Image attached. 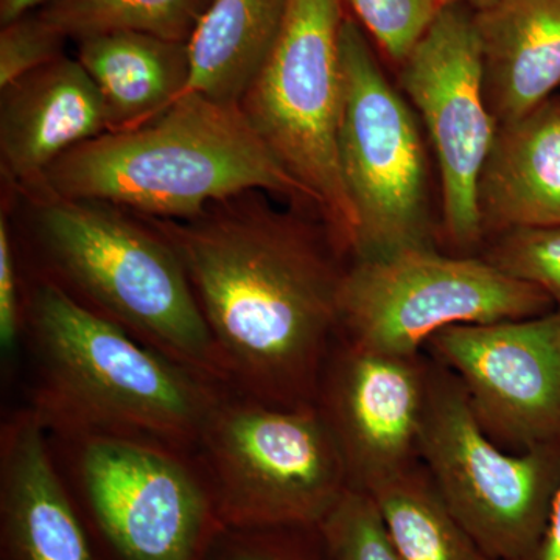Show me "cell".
Segmentation results:
<instances>
[{"label": "cell", "instance_id": "1", "mask_svg": "<svg viewBox=\"0 0 560 560\" xmlns=\"http://www.w3.org/2000/svg\"><path fill=\"white\" fill-rule=\"evenodd\" d=\"M264 191L184 220H150L178 254L231 389L271 405L313 404L346 270L326 224ZM142 219V217H140Z\"/></svg>", "mask_w": 560, "mask_h": 560}, {"label": "cell", "instance_id": "2", "mask_svg": "<svg viewBox=\"0 0 560 560\" xmlns=\"http://www.w3.org/2000/svg\"><path fill=\"white\" fill-rule=\"evenodd\" d=\"M28 405L55 436L117 434L197 448L226 393L83 307L60 287H27Z\"/></svg>", "mask_w": 560, "mask_h": 560}, {"label": "cell", "instance_id": "3", "mask_svg": "<svg viewBox=\"0 0 560 560\" xmlns=\"http://www.w3.org/2000/svg\"><path fill=\"white\" fill-rule=\"evenodd\" d=\"M22 190L103 202L150 220L190 219L248 191L313 208L241 105L195 92L150 124L81 143Z\"/></svg>", "mask_w": 560, "mask_h": 560}, {"label": "cell", "instance_id": "4", "mask_svg": "<svg viewBox=\"0 0 560 560\" xmlns=\"http://www.w3.org/2000/svg\"><path fill=\"white\" fill-rule=\"evenodd\" d=\"M36 275L210 382L231 389L186 270L145 219L97 201L27 195Z\"/></svg>", "mask_w": 560, "mask_h": 560}, {"label": "cell", "instance_id": "5", "mask_svg": "<svg viewBox=\"0 0 560 560\" xmlns=\"http://www.w3.org/2000/svg\"><path fill=\"white\" fill-rule=\"evenodd\" d=\"M49 438L98 560H205L224 525L197 448L117 434Z\"/></svg>", "mask_w": 560, "mask_h": 560}, {"label": "cell", "instance_id": "6", "mask_svg": "<svg viewBox=\"0 0 560 560\" xmlns=\"http://www.w3.org/2000/svg\"><path fill=\"white\" fill-rule=\"evenodd\" d=\"M231 528L319 526L350 488L318 405H271L228 389L197 447Z\"/></svg>", "mask_w": 560, "mask_h": 560}, {"label": "cell", "instance_id": "7", "mask_svg": "<svg viewBox=\"0 0 560 560\" xmlns=\"http://www.w3.org/2000/svg\"><path fill=\"white\" fill-rule=\"evenodd\" d=\"M342 0H289L282 28L241 109L296 180L341 253H353L355 210L338 156Z\"/></svg>", "mask_w": 560, "mask_h": 560}, {"label": "cell", "instance_id": "8", "mask_svg": "<svg viewBox=\"0 0 560 560\" xmlns=\"http://www.w3.org/2000/svg\"><path fill=\"white\" fill-rule=\"evenodd\" d=\"M338 156L355 210L353 260L434 248L425 142L411 103L390 84L374 44L346 14Z\"/></svg>", "mask_w": 560, "mask_h": 560}, {"label": "cell", "instance_id": "9", "mask_svg": "<svg viewBox=\"0 0 560 560\" xmlns=\"http://www.w3.org/2000/svg\"><path fill=\"white\" fill-rule=\"evenodd\" d=\"M552 304L489 260L411 249L353 260L341 280L338 327L355 348L415 359L447 327L533 318Z\"/></svg>", "mask_w": 560, "mask_h": 560}, {"label": "cell", "instance_id": "10", "mask_svg": "<svg viewBox=\"0 0 560 560\" xmlns=\"http://www.w3.org/2000/svg\"><path fill=\"white\" fill-rule=\"evenodd\" d=\"M418 448L453 515L492 560H521L539 544L558 480L544 451H500L464 388L429 389Z\"/></svg>", "mask_w": 560, "mask_h": 560}, {"label": "cell", "instance_id": "11", "mask_svg": "<svg viewBox=\"0 0 560 560\" xmlns=\"http://www.w3.org/2000/svg\"><path fill=\"white\" fill-rule=\"evenodd\" d=\"M399 80L436 154L442 228L453 245L470 248L485 237L478 183L499 130L486 101L475 10L445 7L399 66Z\"/></svg>", "mask_w": 560, "mask_h": 560}, {"label": "cell", "instance_id": "12", "mask_svg": "<svg viewBox=\"0 0 560 560\" xmlns=\"http://www.w3.org/2000/svg\"><path fill=\"white\" fill-rule=\"evenodd\" d=\"M429 342L458 372L486 431L530 447L560 434V307L447 327Z\"/></svg>", "mask_w": 560, "mask_h": 560}, {"label": "cell", "instance_id": "13", "mask_svg": "<svg viewBox=\"0 0 560 560\" xmlns=\"http://www.w3.org/2000/svg\"><path fill=\"white\" fill-rule=\"evenodd\" d=\"M427 397L412 359L352 345L338 355L318 408L340 444L352 488L370 490L408 470Z\"/></svg>", "mask_w": 560, "mask_h": 560}, {"label": "cell", "instance_id": "14", "mask_svg": "<svg viewBox=\"0 0 560 560\" xmlns=\"http://www.w3.org/2000/svg\"><path fill=\"white\" fill-rule=\"evenodd\" d=\"M0 560H98L49 431L28 407L0 430Z\"/></svg>", "mask_w": 560, "mask_h": 560}, {"label": "cell", "instance_id": "15", "mask_svg": "<svg viewBox=\"0 0 560 560\" xmlns=\"http://www.w3.org/2000/svg\"><path fill=\"white\" fill-rule=\"evenodd\" d=\"M0 91V165L18 189L35 184L70 150L109 131L97 84L66 55Z\"/></svg>", "mask_w": 560, "mask_h": 560}, {"label": "cell", "instance_id": "16", "mask_svg": "<svg viewBox=\"0 0 560 560\" xmlns=\"http://www.w3.org/2000/svg\"><path fill=\"white\" fill-rule=\"evenodd\" d=\"M485 235L560 226V94L499 125L478 183Z\"/></svg>", "mask_w": 560, "mask_h": 560}, {"label": "cell", "instance_id": "17", "mask_svg": "<svg viewBox=\"0 0 560 560\" xmlns=\"http://www.w3.org/2000/svg\"><path fill=\"white\" fill-rule=\"evenodd\" d=\"M485 94L497 124L521 119L560 86V0H492L475 10Z\"/></svg>", "mask_w": 560, "mask_h": 560}, {"label": "cell", "instance_id": "18", "mask_svg": "<svg viewBox=\"0 0 560 560\" xmlns=\"http://www.w3.org/2000/svg\"><path fill=\"white\" fill-rule=\"evenodd\" d=\"M77 60L101 91L108 132L158 119L189 88V43L139 32L80 40Z\"/></svg>", "mask_w": 560, "mask_h": 560}, {"label": "cell", "instance_id": "19", "mask_svg": "<svg viewBox=\"0 0 560 560\" xmlns=\"http://www.w3.org/2000/svg\"><path fill=\"white\" fill-rule=\"evenodd\" d=\"M289 0H212L189 40L186 94L238 105L270 57Z\"/></svg>", "mask_w": 560, "mask_h": 560}, {"label": "cell", "instance_id": "20", "mask_svg": "<svg viewBox=\"0 0 560 560\" xmlns=\"http://www.w3.org/2000/svg\"><path fill=\"white\" fill-rule=\"evenodd\" d=\"M366 492L400 560H492L453 515L433 481L405 470Z\"/></svg>", "mask_w": 560, "mask_h": 560}, {"label": "cell", "instance_id": "21", "mask_svg": "<svg viewBox=\"0 0 560 560\" xmlns=\"http://www.w3.org/2000/svg\"><path fill=\"white\" fill-rule=\"evenodd\" d=\"M212 0H49L39 14L68 39L139 32L189 43Z\"/></svg>", "mask_w": 560, "mask_h": 560}, {"label": "cell", "instance_id": "22", "mask_svg": "<svg viewBox=\"0 0 560 560\" xmlns=\"http://www.w3.org/2000/svg\"><path fill=\"white\" fill-rule=\"evenodd\" d=\"M342 3L370 36L375 49L397 68L447 7L445 0H342Z\"/></svg>", "mask_w": 560, "mask_h": 560}, {"label": "cell", "instance_id": "23", "mask_svg": "<svg viewBox=\"0 0 560 560\" xmlns=\"http://www.w3.org/2000/svg\"><path fill=\"white\" fill-rule=\"evenodd\" d=\"M319 530L330 560H400L366 490L350 486Z\"/></svg>", "mask_w": 560, "mask_h": 560}, {"label": "cell", "instance_id": "24", "mask_svg": "<svg viewBox=\"0 0 560 560\" xmlns=\"http://www.w3.org/2000/svg\"><path fill=\"white\" fill-rule=\"evenodd\" d=\"M486 260L545 291L560 307V226L501 232Z\"/></svg>", "mask_w": 560, "mask_h": 560}, {"label": "cell", "instance_id": "25", "mask_svg": "<svg viewBox=\"0 0 560 560\" xmlns=\"http://www.w3.org/2000/svg\"><path fill=\"white\" fill-rule=\"evenodd\" d=\"M205 560H330L319 526H224Z\"/></svg>", "mask_w": 560, "mask_h": 560}, {"label": "cell", "instance_id": "26", "mask_svg": "<svg viewBox=\"0 0 560 560\" xmlns=\"http://www.w3.org/2000/svg\"><path fill=\"white\" fill-rule=\"evenodd\" d=\"M66 40L68 38L51 27L38 10L2 25L0 90L65 57Z\"/></svg>", "mask_w": 560, "mask_h": 560}, {"label": "cell", "instance_id": "27", "mask_svg": "<svg viewBox=\"0 0 560 560\" xmlns=\"http://www.w3.org/2000/svg\"><path fill=\"white\" fill-rule=\"evenodd\" d=\"M27 326V289L22 287L16 246L5 213L0 217V350L11 366L24 348Z\"/></svg>", "mask_w": 560, "mask_h": 560}, {"label": "cell", "instance_id": "28", "mask_svg": "<svg viewBox=\"0 0 560 560\" xmlns=\"http://www.w3.org/2000/svg\"><path fill=\"white\" fill-rule=\"evenodd\" d=\"M521 560H560V477L552 495L550 515L539 544Z\"/></svg>", "mask_w": 560, "mask_h": 560}, {"label": "cell", "instance_id": "29", "mask_svg": "<svg viewBox=\"0 0 560 560\" xmlns=\"http://www.w3.org/2000/svg\"><path fill=\"white\" fill-rule=\"evenodd\" d=\"M49 0H0V24H9L31 11L40 9Z\"/></svg>", "mask_w": 560, "mask_h": 560}, {"label": "cell", "instance_id": "30", "mask_svg": "<svg viewBox=\"0 0 560 560\" xmlns=\"http://www.w3.org/2000/svg\"><path fill=\"white\" fill-rule=\"evenodd\" d=\"M447 5H452V3H464V5H469L474 10H481L485 7H488L492 0H445Z\"/></svg>", "mask_w": 560, "mask_h": 560}]
</instances>
